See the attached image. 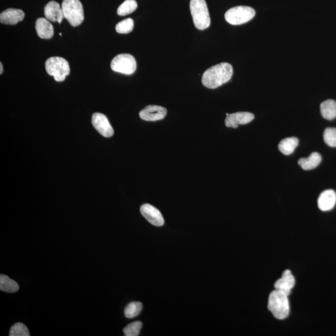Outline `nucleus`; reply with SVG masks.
<instances>
[{
  "label": "nucleus",
  "mask_w": 336,
  "mask_h": 336,
  "mask_svg": "<svg viewBox=\"0 0 336 336\" xmlns=\"http://www.w3.org/2000/svg\"><path fill=\"white\" fill-rule=\"evenodd\" d=\"M233 76V68L228 62H222L209 68L204 73L202 83L209 88H216L228 82Z\"/></svg>",
  "instance_id": "1"
},
{
  "label": "nucleus",
  "mask_w": 336,
  "mask_h": 336,
  "mask_svg": "<svg viewBox=\"0 0 336 336\" xmlns=\"http://www.w3.org/2000/svg\"><path fill=\"white\" fill-rule=\"evenodd\" d=\"M268 309L278 320L286 318L289 313L288 296L275 289L269 295Z\"/></svg>",
  "instance_id": "2"
},
{
  "label": "nucleus",
  "mask_w": 336,
  "mask_h": 336,
  "mask_svg": "<svg viewBox=\"0 0 336 336\" xmlns=\"http://www.w3.org/2000/svg\"><path fill=\"white\" fill-rule=\"evenodd\" d=\"M190 10L195 27L204 30L211 25L208 6L205 0H191Z\"/></svg>",
  "instance_id": "3"
},
{
  "label": "nucleus",
  "mask_w": 336,
  "mask_h": 336,
  "mask_svg": "<svg viewBox=\"0 0 336 336\" xmlns=\"http://www.w3.org/2000/svg\"><path fill=\"white\" fill-rule=\"evenodd\" d=\"M61 7L64 18L73 27H78L84 21V9L80 0H63Z\"/></svg>",
  "instance_id": "4"
},
{
  "label": "nucleus",
  "mask_w": 336,
  "mask_h": 336,
  "mask_svg": "<svg viewBox=\"0 0 336 336\" xmlns=\"http://www.w3.org/2000/svg\"><path fill=\"white\" fill-rule=\"evenodd\" d=\"M49 75L54 77L57 82H62L70 74V66L66 60L61 57H51L45 64Z\"/></svg>",
  "instance_id": "5"
},
{
  "label": "nucleus",
  "mask_w": 336,
  "mask_h": 336,
  "mask_svg": "<svg viewBox=\"0 0 336 336\" xmlns=\"http://www.w3.org/2000/svg\"><path fill=\"white\" fill-rule=\"evenodd\" d=\"M255 16V11L252 8L238 6L229 9L225 14L227 22L232 25L245 24Z\"/></svg>",
  "instance_id": "6"
},
{
  "label": "nucleus",
  "mask_w": 336,
  "mask_h": 336,
  "mask_svg": "<svg viewBox=\"0 0 336 336\" xmlns=\"http://www.w3.org/2000/svg\"><path fill=\"white\" fill-rule=\"evenodd\" d=\"M137 61L129 54H121L115 57L111 62V69L116 73L133 74L137 70Z\"/></svg>",
  "instance_id": "7"
},
{
  "label": "nucleus",
  "mask_w": 336,
  "mask_h": 336,
  "mask_svg": "<svg viewBox=\"0 0 336 336\" xmlns=\"http://www.w3.org/2000/svg\"><path fill=\"white\" fill-rule=\"evenodd\" d=\"M92 123L94 127L102 136L110 138L114 136V129L105 115L100 113L94 114L92 118Z\"/></svg>",
  "instance_id": "8"
},
{
  "label": "nucleus",
  "mask_w": 336,
  "mask_h": 336,
  "mask_svg": "<svg viewBox=\"0 0 336 336\" xmlns=\"http://www.w3.org/2000/svg\"><path fill=\"white\" fill-rule=\"evenodd\" d=\"M167 114L165 108L158 105H148L140 112V117L145 121L154 122L165 119Z\"/></svg>",
  "instance_id": "9"
},
{
  "label": "nucleus",
  "mask_w": 336,
  "mask_h": 336,
  "mask_svg": "<svg viewBox=\"0 0 336 336\" xmlns=\"http://www.w3.org/2000/svg\"><path fill=\"white\" fill-rule=\"evenodd\" d=\"M225 124L228 127L236 128L238 125H246L254 119V115L250 112H236V113L227 114Z\"/></svg>",
  "instance_id": "10"
},
{
  "label": "nucleus",
  "mask_w": 336,
  "mask_h": 336,
  "mask_svg": "<svg viewBox=\"0 0 336 336\" xmlns=\"http://www.w3.org/2000/svg\"><path fill=\"white\" fill-rule=\"evenodd\" d=\"M140 212L143 216L153 226L160 227L164 225L165 221L162 213L153 206L145 204L141 206Z\"/></svg>",
  "instance_id": "11"
},
{
  "label": "nucleus",
  "mask_w": 336,
  "mask_h": 336,
  "mask_svg": "<svg viewBox=\"0 0 336 336\" xmlns=\"http://www.w3.org/2000/svg\"><path fill=\"white\" fill-rule=\"evenodd\" d=\"M295 285V279L294 275L289 270H286L283 273L282 277L276 281L274 287L275 289L289 296L291 294L292 289L294 288Z\"/></svg>",
  "instance_id": "12"
},
{
  "label": "nucleus",
  "mask_w": 336,
  "mask_h": 336,
  "mask_svg": "<svg viewBox=\"0 0 336 336\" xmlns=\"http://www.w3.org/2000/svg\"><path fill=\"white\" fill-rule=\"evenodd\" d=\"M44 11L46 18L49 20V21L57 22L59 24H61L63 19L64 18L62 7L58 3L55 1L49 2L45 6Z\"/></svg>",
  "instance_id": "13"
},
{
  "label": "nucleus",
  "mask_w": 336,
  "mask_h": 336,
  "mask_svg": "<svg viewBox=\"0 0 336 336\" xmlns=\"http://www.w3.org/2000/svg\"><path fill=\"white\" fill-rule=\"evenodd\" d=\"M24 11L14 8H9L0 14L1 24L8 25H14L23 21L25 18Z\"/></svg>",
  "instance_id": "14"
},
{
  "label": "nucleus",
  "mask_w": 336,
  "mask_h": 336,
  "mask_svg": "<svg viewBox=\"0 0 336 336\" xmlns=\"http://www.w3.org/2000/svg\"><path fill=\"white\" fill-rule=\"evenodd\" d=\"M336 203V193L334 191L329 189L322 192L318 198L319 208L322 211H328L334 208Z\"/></svg>",
  "instance_id": "15"
},
{
  "label": "nucleus",
  "mask_w": 336,
  "mask_h": 336,
  "mask_svg": "<svg viewBox=\"0 0 336 336\" xmlns=\"http://www.w3.org/2000/svg\"><path fill=\"white\" fill-rule=\"evenodd\" d=\"M36 30L40 38L49 39L54 36V28L49 20L39 18L36 20Z\"/></svg>",
  "instance_id": "16"
},
{
  "label": "nucleus",
  "mask_w": 336,
  "mask_h": 336,
  "mask_svg": "<svg viewBox=\"0 0 336 336\" xmlns=\"http://www.w3.org/2000/svg\"><path fill=\"white\" fill-rule=\"evenodd\" d=\"M322 161V157H321L320 153L315 152L310 155L308 158L306 159H301L298 161V165L302 168L304 170L308 171L315 169L319 165Z\"/></svg>",
  "instance_id": "17"
},
{
  "label": "nucleus",
  "mask_w": 336,
  "mask_h": 336,
  "mask_svg": "<svg viewBox=\"0 0 336 336\" xmlns=\"http://www.w3.org/2000/svg\"><path fill=\"white\" fill-rule=\"evenodd\" d=\"M321 113L324 119L332 120L336 118V102L333 100H327L321 104Z\"/></svg>",
  "instance_id": "18"
},
{
  "label": "nucleus",
  "mask_w": 336,
  "mask_h": 336,
  "mask_svg": "<svg viewBox=\"0 0 336 336\" xmlns=\"http://www.w3.org/2000/svg\"><path fill=\"white\" fill-rule=\"evenodd\" d=\"M299 140L297 138L290 137L281 140L278 145V148L284 154L289 155L294 153L298 145Z\"/></svg>",
  "instance_id": "19"
},
{
  "label": "nucleus",
  "mask_w": 336,
  "mask_h": 336,
  "mask_svg": "<svg viewBox=\"0 0 336 336\" xmlns=\"http://www.w3.org/2000/svg\"><path fill=\"white\" fill-rule=\"evenodd\" d=\"M18 284L8 276L4 275H0V289L3 292L13 294L18 292L19 290Z\"/></svg>",
  "instance_id": "20"
},
{
  "label": "nucleus",
  "mask_w": 336,
  "mask_h": 336,
  "mask_svg": "<svg viewBox=\"0 0 336 336\" xmlns=\"http://www.w3.org/2000/svg\"><path fill=\"white\" fill-rule=\"evenodd\" d=\"M137 2L136 0H125L117 10L119 16H124L130 14L137 10Z\"/></svg>",
  "instance_id": "21"
},
{
  "label": "nucleus",
  "mask_w": 336,
  "mask_h": 336,
  "mask_svg": "<svg viewBox=\"0 0 336 336\" xmlns=\"http://www.w3.org/2000/svg\"><path fill=\"white\" fill-rule=\"evenodd\" d=\"M142 304L140 302H132L126 307L125 316L126 318L132 319L138 317L142 311Z\"/></svg>",
  "instance_id": "22"
},
{
  "label": "nucleus",
  "mask_w": 336,
  "mask_h": 336,
  "mask_svg": "<svg viewBox=\"0 0 336 336\" xmlns=\"http://www.w3.org/2000/svg\"><path fill=\"white\" fill-rule=\"evenodd\" d=\"M134 21L131 18H127L120 21L116 25V30L120 34H128L133 30Z\"/></svg>",
  "instance_id": "23"
},
{
  "label": "nucleus",
  "mask_w": 336,
  "mask_h": 336,
  "mask_svg": "<svg viewBox=\"0 0 336 336\" xmlns=\"http://www.w3.org/2000/svg\"><path fill=\"white\" fill-rule=\"evenodd\" d=\"M143 324L140 321H136L128 324L123 329V332L126 336H137L140 334L141 329H142Z\"/></svg>",
  "instance_id": "24"
},
{
  "label": "nucleus",
  "mask_w": 336,
  "mask_h": 336,
  "mask_svg": "<svg viewBox=\"0 0 336 336\" xmlns=\"http://www.w3.org/2000/svg\"><path fill=\"white\" fill-rule=\"evenodd\" d=\"M9 335L10 336H30L28 327L23 323H16L11 327Z\"/></svg>",
  "instance_id": "25"
},
{
  "label": "nucleus",
  "mask_w": 336,
  "mask_h": 336,
  "mask_svg": "<svg viewBox=\"0 0 336 336\" xmlns=\"http://www.w3.org/2000/svg\"><path fill=\"white\" fill-rule=\"evenodd\" d=\"M324 140L331 147H336V128H327L324 132Z\"/></svg>",
  "instance_id": "26"
},
{
  "label": "nucleus",
  "mask_w": 336,
  "mask_h": 336,
  "mask_svg": "<svg viewBox=\"0 0 336 336\" xmlns=\"http://www.w3.org/2000/svg\"><path fill=\"white\" fill-rule=\"evenodd\" d=\"M4 73V68H3L2 63H0V74H2Z\"/></svg>",
  "instance_id": "27"
}]
</instances>
